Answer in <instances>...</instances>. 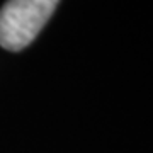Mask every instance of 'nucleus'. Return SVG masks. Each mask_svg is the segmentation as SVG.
I'll list each match as a JSON object with an SVG mask.
<instances>
[{"label":"nucleus","mask_w":153,"mask_h":153,"mask_svg":"<svg viewBox=\"0 0 153 153\" xmlns=\"http://www.w3.org/2000/svg\"><path fill=\"white\" fill-rule=\"evenodd\" d=\"M60 0H9L0 9V46L21 51L38 38Z\"/></svg>","instance_id":"f257e3e1"}]
</instances>
